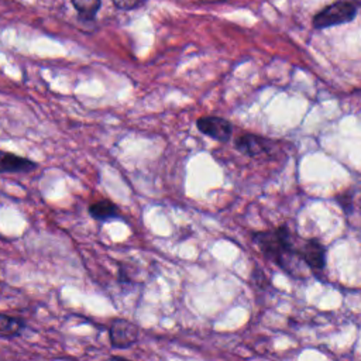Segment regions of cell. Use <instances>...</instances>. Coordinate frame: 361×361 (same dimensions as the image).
<instances>
[{"label": "cell", "instance_id": "30bf717a", "mask_svg": "<svg viewBox=\"0 0 361 361\" xmlns=\"http://www.w3.org/2000/svg\"><path fill=\"white\" fill-rule=\"evenodd\" d=\"M75 10L83 20H93L100 8L102 0H71Z\"/></svg>", "mask_w": 361, "mask_h": 361}, {"label": "cell", "instance_id": "3957f363", "mask_svg": "<svg viewBox=\"0 0 361 361\" xmlns=\"http://www.w3.org/2000/svg\"><path fill=\"white\" fill-rule=\"evenodd\" d=\"M274 142L262 135L245 133L238 135L234 140V147L237 151H240L243 155H247L250 158H269L274 151Z\"/></svg>", "mask_w": 361, "mask_h": 361}, {"label": "cell", "instance_id": "52a82bcc", "mask_svg": "<svg viewBox=\"0 0 361 361\" xmlns=\"http://www.w3.org/2000/svg\"><path fill=\"white\" fill-rule=\"evenodd\" d=\"M38 166L37 162L18 157L11 152H1L0 169L1 172H32Z\"/></svg>", "mask_w": 361, "mask_h": 361}, {"label": "cell", "instance_id": "7a4b0ae2", "mask_svg": "<svg viewBox=\"0 0 361 361\" xmlns=\"http://www.w3.org/2000/svg\"><path fill=\"white\" fill-rule=\"evenodd\" d=\"M355 13L357 10L354 4L348 1H336L314 16L313 25L314 28H327L331 25L343 24L351 21Z\"/></svg>", "mask_w": 361, "mask_h": 361}, {"label": "cell", "instance_id": "277c9868", "mask_svg": "<svg viewBox=\"0 0 361 361\" xmlns=\"http://www.w3.org/2000/svg\"><path fill=\"white\" fill-rule=\"evenodd\" d=\"M197 130L220 142H227L233 134V124L219 116H203L196 120Z\"/></svg>", "mask_w": 361, "mask_h": 361}, {"label": "cell", "instance_id": "5b68a950", "mask_svg": "<svg viewBox=\"0 0 361 361\" xmlns=\"http://www.w3.org/2000/svg\"><path fill=\"white\" fill-rule=\"evenodd\" d=\"M109 338L113 348H128L138 340V326L126 319H114Z\"/></svg>", "mask_w": 361, "mask_h": 361}, {"label": "cell", "instance_id": "7c38bea8", "mask_svg": "<svg viewBox=\"0 0 361 361\" xmlns=\"http://www.w3.org/2000/svg\"><path fill=\"white\" fill-rule=\"evenodd\" d=\"M345 196H347V193L344 192L340 196H337L336 199H337L338 204L343 207V210L345 213H350V210H351V195H348V197H345Z\"/></svg>", "mask_w": 361, "mask_h": 361}, {"label": "cell", "instance_id": "6da1fadb", "mask_svg": "<svg viewBox=\"0 0 361 361\" xmlns=\"http://www.w3.org/2000/svg\"><path fill=\"white\" fill-rule=\"evenodd\" d=\"M296 240V235H293L288 226L252 233V241L258 245L259 251L290 275H295L293 258L300 259Z\"/></svg>", "mask_w": 361, "mask_h": 361}, {"label": "cell", "instance_id": "8fae6325", "mask_svg": "<svg viewBox=\"0 0 361 361\" xmlns=\"http://www.w3.org/2000/svg\"><path fill=\"white\" fill-rule=\"evenodd\" d=\"M142 0H113V3L121 10H131L140 6Z\"/></svg>", "mask_w": 361, "mask_h": 361}, {"label": "cell", "instance_id": "8992f818", "mask_svg": "<svg viewBox=\"0 0 361 361\" xmlns=\"http://www.w3.org/2000/svg\"><path fill=\"white\" fill-rule=\"evenodd\" d=\"M299 257L305 265H307L313 272H322L326 267V248L324 245L316 240H305L298 247Z\"/></svg>", "mask_w": 361, "mask_h": 361}, {"label": "cell", "instance_id": "ba28073f", "mask_svg": "<svg viewBox=\"0 0 361 361\" xmlns=\"http://www.w3.org/2000/svg\"><path fill=\"white\" fill-rule=\"evenodd\" d=\"M89 214L99 221H107L111 219H117L120 216V210L116 203L107 199L97 200L89 206Z\"/></svg>", "mask_w": 361, "mask_h": 361}, {"label": "cell", "instance_id": "9c48e42d", "mask_svg": "<svg viewBox=\"0 0 361 361\" xmlns=\"http://www.w3.org/2000/svg\"><path fill=\"white\" fill-rule=\"evenodd\" d=\"M24 327H25V323L21 317H14L8 314L0 316V337L4 340L20 336Z\"/></svg>", "mask_w": 361, "mask_h": 361}]
</instances>
